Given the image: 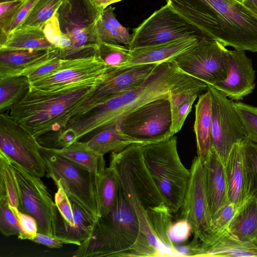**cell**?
Returning a JSON list of instances; mask_svg holds the SVG:
<instances>
[{
    "mask_svg": "<svg viewBox=\"0 0 257 257\" xmlns=\"http://www.w3.org/2000/svg\"><path fill=\"white\" fill-rule=\"evenodd\" d=\"M197 79L182 71L173 60L160 63L140 86L121 93L124 109L120 119L128 112L149 101L162 97H169L173 89Z\"/></svg>",
    "mask_w": 257,
    "mask_h": 257,
    "instance_id": "obj_16",
    "label": "cell"
},
{
    "mask_svg": "<svg viewBox=\"0 0 257 257\" xmlns=\"http://www.w3.org/2000/svg\"><path fill=\"white\" fill-rule=\"evenodd\" d=\"M242 4L257 14V0H245Z\"/></svg>",
    "mask_w": 257,
    "mask_h": 257,
    "instance_id": "obj_51",
    "label": "cell"
},
{
    "mask_svg": "<svg viewBox=\"0 0 257 257\" xmlns=\"http://www.w3.org/2000/svg\"><path fill=\"white\" fill-rule=\"evenodd\" d=\"M130 49L156 45L178 38L196 36L203 38L199 31L167 3L155 11L133 30Z\"/></svg>",
    "mask_w": 257,
    "mask_h": 257,
    "instance_id": "obj_14",
    "label": "cell"
},
{
    "mask_svg": "<svg viewBox=\"0 0 257 257\" xmlns=\"http://www.w3.org/2000/svg\"><path fill=\"white\" fill-rule=\"evenodd\" d=\"M237 209L236 206L228 200L212 217L211 227L208 231L217 232L226 229L233 219Z\"/></svg>",
    "mask_w": 257,
    "mask_h": 257,
    "instance_id": "obj_40",
    "label": "cell"
},
{
    "mask_svg": "<svg viewBox=\"0 0 257 257\" xmlns=\"http://www.w3.org/2000/svg\"><path fill=\"white\" fill-rule=\"evenodd\" d=\"M181 209V218L191 224L194 239H199L210 228L212 218L206 193L201 159H193Z\"/></svg>",
    "mask_w": 257,
    "mask_h": 257,
    "instance_id": "obj_17",
    "label": "cell"
},
{
    "mask_svg": "<svg viewBox=\"0 0 257 257\" xmlns=\"http://www.w3.org/2000/svg\"><path fill=\"white\" fill-rule=\"evenodd\" d=\"M43 30L49 41L59 50L60 56L62 58L71 48L72 41L67 35L61 31L57 13L46 23Z\"/></svg>",
    "mask_w": 257,
    "mask_h": 257,
    "instance_id": "obj_37",
    "label": "cell"
},
{
    "mask_svg": "<svg viewBox=\"0 0 257 257\" xmlns=\"http://www.w3.org/2000/svg\"><path fill=\"white\" fill-rule=\"evenodd\" d=\"M252 242L257 245V235L255 236V237L252 240Z\"/></svg>",
    "mask_w": 257,
    "mask_h": 257,
    "instance_id": "obj_52",
    "label": "cell"
},
{
    "mask_svg": "<svg viewBox=\"0 0 257 257\" xmlns=\"http://www.w3.org/2000/svg\"><path fill=\"white\" fill-rule=\"evenodd\" d=\"M0 230L6 236H18L22 232L18 218L5 198H0Z\"/></svg>",
    "mask_w": 257,
    "mask_h": 257,
    "instance_id": "obj_39",
    "label": "cell"
},
{
    "mask_svg": "<svg viewBox=\"0 0 257 257\" xmlns=\"http://www.w3.org/2000/svg\"><path fill=\"white\" fill-rule=\"evenodd\" d=\"M37 0H27L17 12L5 32L8 35L20 27Z\"/></svg>",
    "mask_w": 257,
    "mask_h": 257,
    "instance_id": "obj_48",
    "label": "cell"
},
{
    "mask_svg": "<svg viewBox=\"0 0 257 257\" xmlns=\"http://www.w3.org/2000/svg\"><path fill=\"white\" fill-rule=\"evenodd\" d=\"M200 40L196 36H187L156 45L130 49L129 59L124 68L173 60L176 56L196 45Z\"/></svg>",
    "mask_w": 257,
    "mask_h": 257,
    "instance_id": "obj_24",
    "label": "cell"
},
{
    "mask_svg": "<svg viewBox=\"0 0 257 257\" xmlns=\"http://www.w3.org/2000/svg\"><path fill=\"white\" fill-rule=\"evenodd\" d=\"M10 160L18 184L19 205L18 208L21 212L36 219L38 232L55 237L58 210L47 187L40 178Z\"/></svg>",
    "mask_w": 257,
    "mask_h": 257,
    "instance_id": "obj_9",
    "label": "cell"
},
{
    "mask_svg": "<svg viewBox=\"0 0 257 257\" xmlns=\"http://www.w3.org/2000/svg\"><path fill=\"white\" fill-rule=\"evenodd\" d=\"M228 73L226 78L211 85L227 97L239 101L253 92L255 71L251 60L244 51H228Z\"/></svg>",
    "mask_w": 257,
    "mask_h": 257,
    "instance_id": "obj_19",
    "label": "cell"
},
{
    "mask_svg": "<svg viewBox=\"0 0 257 257\" xmlns=\"http://www.w3.org/2000/svg\"><path fill=\"white\" fill-rule=\"evenodd\" d=\"M130 49L125 46L101 42L97 44L96 53L110 68L119 70L127 64Z\"/></svg>",
    "mask_w": 257,
    "mask_h": 257,
    "instance_id": "obj_36",
    "label": "cell"
},
{
    "mask_svg": "<svg viewBox=\"0 0 257 257\" xmlns=\"http://www.w3.org/2000/svg\"><path fill=\"white\" fill-rule=\"evenodd\" d=\"M32 241L51 248H59L63 246V244H65L62 239L40 232H37Z\"/></svg>",
    "mask_w": 257,
    "mask_h": 257,
    "instance_id": "obj_49",
    "label": "cell"
},
{
    "mask_svg": "<svg viewBox=\"0 0 257 257\" xmlns=\"http://www.w3.org/2000/svg\"><path fill=\"white\" fill-rule=\"evenodd\" d=\"M212 148L225 165L233 145L246 138L235 102L211 85Z\"/></svg>",
    "mask_w": 257,
    "mask_h": 257,
    "instance_id": "obj_15",
    "label": "cell"
},
{
    "mask_svg": "<svg viewBox=\"0 0 257 257\" xmlns=\"http://www.w3.org/2000/svg\"><path fill=\"white\" fill-rule=\"evenodd\" d=\"M72 256H159L143 232L119 182L112 209L94 222L90 236L78 246Z\"/></svg>",
    "mask_w": 257,
    "mask_h": 257,
    "instance_id": "obj_2",
    "label": "cell"
},
{
    "mask_svg": "<svg viewBox=\"0 0 257 257\" xmlns=\"http://www.w3.org/2000/svg\"><path fill=\"white\" fill-rule=\"evenodd\" d=\"M46 173L55 183H60L69 197L95 222L100 217L97 190L99 176L40 146Z\"/></svg>",
    "mask_w": 257,
    "mask_h": 257,
    "instance_id": "obj_5",
    "label": "cell"
},
{
    "mask_svg": "<svg viewBox=\"0 0 257 257\" xmlns=\"http://www.w3.org/2000/svg\"><path fill=\"white\" fill-rule=\"evenodd\" d=\"M211 96L209 90L199 96L195 105L194 131L196 136L197 156L205 158L211 150Z\"/></svg>",
    "mask_w": 257,
    "mask_h": 257,
    "instance_id": "obj_26",
    "label": "cell"
},
{
    "mask_svg": "<svg viewBox=\"0 0 257 257\" xmlns=\"http://www.w3.org/2000/svg\"><path fill=\"white\" fill-rule=\"evenodd\" d=\"M74 59L57 58L31 72L26 77L30 82L46 77L71 65Z\"/></svg>",
    "mask_w": 257,
    "mask_h": 257,
    "instance_id": "obj_41",
    "label": "cell"
},
{
    "mask_svg": "<svg viewBox=\"0 0 257 257\" xmlns=\"http://www.w3.org/2000/svg\"><path fill=\"white\" fill-rule=\"evenodd\" d=\"M118 124L123 134L142 145L169 139L174 135L169 97L158 98L136 108L123 115Z\"/></svg>",
    "mask_w": 257,
    "mask_h": 257,
    "instance_id": "obj_7",
    "label": "cell"
},
{
    "mask_svg": "<svg viewBox=\"0 0 257 257\" xmlns=\"http://www.w3.org/2000/svg\"><path fill=\"white\" fill-rule=\"evenodd\" d=\"M141 145L134 144L111 152L109 166L131 188L146 212L166 204L146 165Z\"/></svg>",
    "mask_w": 257,
    "mask_h": 257,
    "instance_id": "obj_8",
    "label": "cell"
},
{
    "mask_svg": "<svg viewBox=\"0 0 257 257\" xmlns=\"http://www.w3.org/2000/svg\"><path fill=\"white\" fill-rule=\"evenodd\" d=\"M201 160L208 206L212 218L229 200L225 166L212 148Z\"/></svg>",
    "mask_w": 257,
    "mask_h": 257,
    "instance_id": "obj_23",
    "label": "cell"
},
{
    "mask_svg": "<svg viewBox=\"0 0 257 257\" xmlns=\"http://www.w3.org/2000/svg\"><path fill=\"white\" fill-rule=\"evenodd\" d=\"M236 1L241 3L242 4L245 0H236Z\"/></svg>",
    "mask_w": 257,
    "mask_h": 257,
    "instance_id": "obj_53",
    "label": "cell"
},
{
    "mask_svg": "<svg viewBox=\"0 0 257 257\" xmlns=\"http://www.w3.org/2000/svg\"><path fill=\"white\" fill-rule=\"evenodd\" d=\"M103 10L92 0H62L57 12L60 28L72 41L63 59L87 57L96 53V25Z\"/></svg>",
    "mask_w": 257,
    "mask_h": 257,
    "instance_id": "obj_6",
    "label": "cell"
},
{
    "mask_svg": "<svg viewBox=\"0 0 257 257\" xmlns=\"http://www.w3.org/2000/svg\"><path fill=\"white\" fill-rule=\"evenodd\" d=\"M124 109L121 93L114 95L80 118L69 122L63 128L75 136L76 141L87 135L118 123Z\"/></svg>",
    "mask_w": 257,
    "mask_h": 257,
    "instance_id": "obj_21",
    "label": "cell"
},
{
    "mask_svg": "<svg viewBox=\"0 0 257 257\" xmlns=\"http://www.w3.org/2000/svg\"><path fill=\"white\" fill-rule=\"evenodd\" d=\"M203 38L257 52V14L236 0H167Z\"/></svg>",
    "mask_w": 257,
    "mask_h": 257,
    "instance_id": "obj_1",
    "label": "cell"
},
{
    "mask_svg": "<svg viewBox=\"0 0 257 257\" xmlns=\"http://www.w3.org/2000/svg\"><path fill=\"white\" fill-rule=\"evenodd\" d=\"M235 106L244 128L246 138L257 144V107L240 101L235 102Z\"/></svg>",
    "mask_w": 257,
    "mask_h": 257,
    "instance_id": "obj_38",
    "label": "cell"
},
{
    "mask_svg": "<svg viewBox=\"0 0 257 257\" xmlns=\"http://www.w3.org/2000/svg\"><path fill=\"white\" fill-rule=\"evenodd\" d=\"M62 0H37L21 27L43 28L55 15Z\"/></svg>",
    "mask_w": 257,
    "mask_h": 257,
    "instance_id": "obj_35",
    "label": "cell"
},
{
    "mask_svg": "<svg viewBox=\"0 0 257 257\" xmlns=\"http://www.w3.org/2000/svg\"><path fill=\"white\" fill-rule=\"evenodd\" d=\"M160 63L137 65L112 69L107 78L76 105L65 117L66 124L73 121L115 95L140 86Z\"/></svg>",
    "mask_w": 257,
    "mask_h": 257,
    "instance_id": "obj_11",
    "label": "cell"
},
{
    "mask_svg": "<svg viewBox=\"0 0 257 257\" xmlns=\"http://www.w3.org/2000/svg\"><path fill=\"white\" fill-rule=\"evenodd\" d=\"M224 166L228 199L238 208L247 199L244 157L240 142L233 145Z\"/></svg>",
    "mask_w": 257,
    "mask_h": 257,
    "instance_id": "obj_25",
    "label": "cell"
},
{
    "mask_svg": "<svg viewBox=\"0 0 257 257\" xmlns=\"http://www.w3.org/2000/svg\"><path fill=\"white\" fill-rule=\"evenodd\" d=\"M55 184L57 191L54 202L58 210L55 238L63 240L65 244L79 246L90 236L94 221L69 197L60 183Z\"/></svg>",
    "mask_w": 257,
    "mask_h": 257,
    "instance_id": "obj_18",
    "label": "cell"
},
{
    "mask_svg": "<svg viewBox=\"0 0 257 257\" xmlns=\"http://www.w3.org/2000/svg\"><path fill=\"white\" fill-rule=\"evenodd\" d=\"M57 49L48 40L43 28L20 27L7 35L0 49Z\"/></svg>",
    "mask_w": 257,
    "mask_h": 257,
    "instance_id": "obj_30",
    "label": "cell"
},
{
    "mask_svg": "<svg viewBox=\"0 0 257 257\" xmlns=\"http://www.w3.org/2000/svg\"><path fill=\"white\" fill-rule=\"evenodd\" d=\"M228 51L219 42L203 38L173 61L186 74L212 85L227 76Z\"/></svg>",
    "mask_w": 257,
    "mask_h": 257,
    "instance_id": "obj_10",
    "label": "cell"
},
{
    "mask_svg": "<svg viewBox=\"0 0 257 257\" xmlns=\"http://www.w3.org/2000/svg\"><path fill=\"white\" fill-rule=\"evenodd\" d=\"M118 180L114 170L105 168L99 176L97 199L100 216L108 214L113 208L117 197Z\"/></svg>",
    "mask_w": 257,
    "mask_h": 257,
    "instance_id": "obj_32",
    "label": "cell"
},
{
    "mask_svg": "<svg viewBox=\"0 0 257 257\" xmlns=\"http://www.w3.org/2000/svg\"><path fill=\"white\" fill-rule=\"evenodd\" d=\"M85 143L95 153L103 156L110 152L121 151L134 144H140L123 134L118 123L101 129L92 135Z\"/></svg>",
    "mask_w": 257,
    "mask_h": 257,
    "instance_id": "obj_28",
    "label": "cell"
},
{
    "mask_svg": "<svg viewBox=\"0 0 257 257\" xmlns=\"http://www.w3.org/2000/svg\"><path fill=\"white\" fill-rule=\"evenodd\" d=\"M48 149L96 176H100L105 169L104 156L89 148L85 142L77 141L62 149Z\"/></svg>",
    "mask_w": 257,
    "mask_h": 257,
    "instance_id": "obj_27",
    "label": "cell"
},
{
    "mask_svg": "<svg viewBox=\"0 0 257 257\" xmlns=\"http://www.w3.org/2000/svg\"><path fill=\"white\" fill-rule=\"evenodd\" d=\"M240 145L244 157L247 198L257 200V144L245 138Z\"/></svg>",
    "mask_w": 257,
    "mask_h": 257,
    "instance_id": "obj_34",
    "label": "cell"
},
{
    "mask_svg": "<svg viewBox=\"0 0 257 257\" xmlns=\"http://www.w3.org/2000/svg\"><path fill=\"white\" fill-rule=\"evenodd\" d=\"M0 198L9 205L18 208L19 193L17 179L9 158L0 151Z\"/></svg>",
    "mask_w": 257,
    "mask_h": 257,
    "instance_id": "obj_33",
    "label": "cell"
},
{
    "mask_svg": "<svg viewBox=\"0 0 257 257\" xmlns=\"http://www.w3.org/2000/svg\"><path fill=\"white\" fill-rule=\"evenodd\" d=\"M198 95H194L183 103L172 114V131L175 135L182 128L184 121L191 110L192 105Z\"/></svg>",
    "mask_w": 257,
    "mask_h": 257,
    "instance_id": "obj_46",
    "label": "cell"
},
{
    "mask_svg": "<svg viewBox=\"0 0 257 257\" xmlns=\"http://www.w3.org/2000/svg\"><path fill=\"white\" fill-rule=\"evenodd\" d=\"M115 8L109 7L103 10L102 17L105 19L110 25L116 31L123 39L125 46L128 48L132 39L128 30L123 27L116 19L114 13Z\"/></svg>",
    "mask_w": 257,
    "mask_h": 257,
    "instance_id": "obj_47",
    "label": "cell"
},
{
    "mask_svg": "<svg viewBox=\"0 0 257 257\" xmlns=\"http://www.w3.org/2000/svg\"><path fill=\"white\" fill-rule=\"evenodd\" d=\"M192 233V228L190 222L186 219L181 218L172 223L168 230L170 240L175 245L185 242Z\"/></svg>",
    "mask_w": 257,
    "mask_h": 257,
    "instance_id": "obj_44",
    "label": "cell"
},
{
    "mask_svg": "<svg viewBox=\"0 0 257 257\" xmlns=\"http://www.w3.org/2000/svg\"><path fill=\"white\" fill-rule=\"evenodd\" d=\"M27 0L0 2V32H5L17 12Z\"/></svg>",
    "mask_w": 257,
    "mask_h": 257,
    "instance_id": "obj_45",
    "label": "cell"
},
{
    "mask_svg": "<svg viewBox=\"0 0 257 257\" xmlns=\"http://www.w3.org/2000/svg\"><path fill=\"white\" fill-rule=\"evenodd\" d=\"M96 33L99 43L105 42L125 46L122 38L102 16L97 23Z\"/></svg>",
    "mask_w": 257,
    "mask_h": 257,
    "instance_id": "obj_43",
    "label": "cell"
},
{
    "mask_svg": "<svg viewBox=\"0 0 257 257\" xmlns=\"http://www.w3.org/2000/svg\"><path fill=\"white\" fill-rule=\"evenodd\" d=\"M9 206L18 218L22 229V232L18 236V238L32 241L38 231L37 221L31 215L21 212L18 208Z\"/></svg>",
    "mask_w": 257,
    "mask_h": 257,
    "instance_id": "obj_42",
    "label": "cell"
},
{
    "mask_svg": "<svg viewBox=\"0 0 257 257\" xmlns=\"http://www.w3.org/2000/svg\"><path fill=\"white\" fill-rule=\"evenodd\" d=\"M40 144L32 133L5 113L0 115V151L35 176L46 171Z\"/></svg>",
    "mask_w": 257,
    "mask_h": 257,
    "instance_id": "obj_13",
    "label": "cell"
},
{
    "mask_svg": "<svg viewBox=\"0 0 257 257\" xmlns=\"http://www.w3.org/2000/svg\"><path fill=\"white\" fill-rule=\"evenodd\" d=\"M112 69L96 53L75 58L71 65L49 76L30 82V88L56 92L79 87L97 86Z\"/></svg>",
    "mask_w": 257,
    "mask_h": 257,
    "instance_id": "obj_12",
    "label": "cell"
},
{
    "mask_svg": "<svg viewBox=\"0 0 257 257\" xmlns=\"http://www.w3.org/2000/svg\"><path fill=\"white\" fill-rule=\"evenodd\" d=\"M98 86V85H97ZM97 86L47 92L30 88L11 108L10 116L38 139L63 128L65 116Z\"/></svg>",
    "mask_w": 257,
    "mask_h": 257,
    "instance_id": "obj_3",
    "label": "cell"
},
{
    "mask_svg": "<svg viewBox=\"0 0 257 257\" xmlns=\"http://www.w3.org/2000/svg\"><path fill=\"white\" fill-rule=\"evenodd\" d=\"M95 4L103 9L105 10L111 4L120 2L122 0H92Z\"/></svg>",
    "mask_w": 257,
    "mask_h": 257,
    "instance_id": "obj_50",
    "label": "cell"
},
{
    "mask_svg": "<svg viewBox=\"0 0 257 257\" xmlns=\"http://www.w3.org/2000/svg\"><path fill=\"white\" fill-rule=\"evenodd\" d=\"M195 256H257V245L251 241H241L227 230L208 231L197 240Z\"/></svg>",
    "mask_w": 257,
    "mask_h": 257,
    "instance_id": "obj_22",
    "label": "cell"
},
{
    "mask_svg": "<svg viewBox=\"0 0 257 257\" xmlns=\"http://www.w3.org/2000/svg\"><path fill=\"white\" fill-rule=\"evenodd\" d=\"M226 229L241 241H251L257 235V200L252 197L247 198L237 208Z\"/></svg>",
    "mask_w": 257,
    "mask_h": 257,
    "instance_id": "obj_29",
    "label": "cell"
},
{
    "mask_svg": "<svg viewBox=\"0 0 257 257\" xmlns=\"http://www.w3.org/2000/svg\"><path fill=\"white\" fill-rule=\"evenodd\" d=\"M146 165L172 214L181 207L190 170L181 161L174 135L157 143L141 145Z\"/></svg>",
    "mask_w": 257,
    "mask_h": 257,
    "instance_id": "obj_4",
    "label": "cell"
},
{
    "mask_svg": "<svg viewBox=\"0 0 257 257\" xmlns=\"http://www.w3.org/2000/svg\"><path fill=\"white\" fill-rule=\"evenodd\" d=\"M58 57V49H0V79L26 76Z\"/></svg>",
    "mask_w": 257,
    "mask_h": 257,
    "instance_id": "obj_20",
    "label": "cell"
},
{
    "mask_svg": "<svg viewBox=\"0 0 257 257\" xmlns=\"http://www.w3.org/2000/svg\"><path fill=\"white\" fill-rule=\"evenodd\" d=\"M12 1V0H0V2H6V1Z\"/></svg>",
    "mask_w": 257,
    "mask_h": 257,
    "instance_id": "obj_54",
    "label": "cell"
},
{
    "mask_svg": "<svg viewBox=\"0 0 257 257\" xmlns=\"http://www.w3.org/2000/svg\"><path fill=\"white\" fill-rule=\"evenodd\" d=\"M30 89V81L26 76L0 79V112L2 113L18 103Z\"/></svg>",
    "mask_w": 257,
    "mask_h": 257,
    "instance_id": "obj_31",
    "label": "cell"
}]
</instances>
